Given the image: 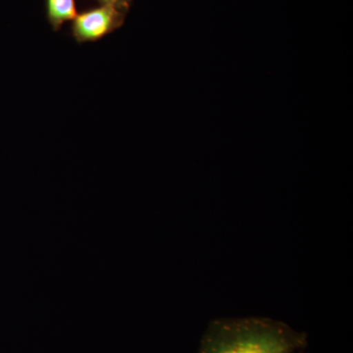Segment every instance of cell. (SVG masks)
<instances>
[{
  "label": "cell",
  "instance_id": "1",
  "mask_svg": "<svg viewBox=\"0 0 353 353\" xmlns=\"http://www.w3.org/2000/svg\"><path fill=\"white\" fill-rule=\"evenodd\" d=\"M306 334L268 318L214 320L202 336L199 353H304Z\"/></svg>",
  "mask_w": 353,
  "mask_h": 353
},
{
  "label": "cell",
  "instance_id": "2",
  "mask_svg": "<svg viewBox=\"0 0 353 353\" xmlns=\"http://www.w3.org/2000/svg\"><path fill=\"white\" fill-rule=\"evenodd\" d=\"M127 13L112 6H101L78 14L72 34L78 43H94L105 38L124 24Z\"/></svg>",
  "mask_w": 353,
  "mask_h": 353
},
{
  "label": "cell",
  "instance_id": "3",
  "mask_svg": "<svg viewBox=\"0 0 353 353\" xmlns=\"http://www.w3.org/2000/svg\"><path fill=\"white\" fill-rule=\"evenodd\" d=\"M46 9L48 23L55 32L78 15L75 0H46Z\"/></svg>",
  "mask_w": 353,
  "mask_h": 353
},
{
  "label": "cell",
  "instance_id": "4",
  "mask_svg": "<svg viewBox=\"0 0 353 353\" xmlns=\"http://www.w3.org/2000/svg\"><path fill=\"white\" fill-rule=\"evenodd\" d=\"M101 6H112L123 12H129L132 0H97Z\"/></svg>",
  "mask_w": 353,
  "mask_h": 353
}]
</instances>
